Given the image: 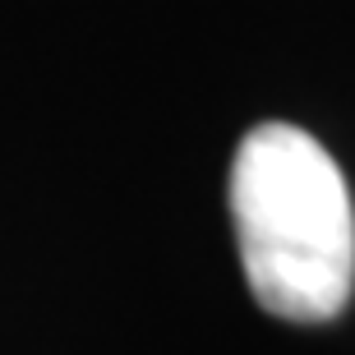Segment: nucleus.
I'll use <instances>...</instances> for the list:
<instances>
[{
    "label": "nucleus",
    "instance_id": "obj_1",
    "mask_svg": "<svg viewBox=\"0 0 355 355\" xmlns=\"http://www.w3.org/2000/svg\"><path fill=\"white\" fill-rule=\"evenodd\" d=\"M231 217L259 309L328 323L355 286V208L346 175L314 134L268 120L231 162Z\"/></svg>",
    "mask_w": 355,
    "mask_h": 355
}]
</instances>
